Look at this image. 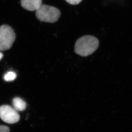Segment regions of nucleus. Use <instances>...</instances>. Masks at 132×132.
Wrapping results in <instances>:
<instances>
[{
  "label": "nucleus",
  "mask_w": 132,
  "mask_h": 132,
  "mask_svg": "<svg viewBox=\"0 0 132 132\" xmlns=\"http://www.w3.org/2000/svg\"><path fill=\"white\" fill-rule=\"evenodd\" d=\"M99 40L94 36L87 35L77 41L75 45V52L82 56H87L93 53L98 47Z\"/></svg>",
  "instance_id": "obj_1"
},
{
  "label": "nucleus",
  "mask_w": 132,
  "mask_h": 132,
  "mask_svg": "<svg viewBox=\"0 0 132 132\" xmlns=\"http://www.w3.org/2000/svg\"><path fill=\"white\" fill-rule=\"evenodd\" d=\"M36 17L40 21L49 23H54L58 21L61 15L60 10L54 7L42 4L36 10Z\"/></svg>",
  "instance_id": "obj_2"
},
{
  "label": "nucleus",
  "mask_w": 132,
  "mask_h": 132,
  "mask_svg": "<svg viewBox=\"0 0 132 132\" xmlns=\"http://www.w3.org/2000/svg\"><path fill=\"white\" fill-rule=\"evenodd\" d=\"M15 37V34L11 27L6 24L0 27V51L11 48Z\"/></svg>",
  "instance_id": "obj_3"
},
{
  "label": "nucleus",
  "mask_w": 132,
  "mask_h": 132,
  "mask_svg": "<svg viewBox=\"0 0 132 132\" xmlns=\"http://www.w3.org/2000/svg\"><path fill=\"white\" fill-rule=\"evenodd\" d=\"M0 118L6 123L13 124L19 121L20 116L14 108L4 105L0 106Z\"/></svg>",
  "instance_id": "obj_4"
},
{
  "label": "nucleus",
  "mask_w": 132,
  "mask_h": 132,
  "mask_svg": "<svg viewBox=\"0 0 132 132\" xmlns=\"http://www.w3.org/2000/svg\"><path fill=\"white\" fill-rule=\"evenodd\" d=\"M21 4L25 10L34 11L42 5V0H21Z\"/></svg>",
  "instance_id": "obj_5"
},
{
  "label": "nucleus",
  "mask_w": 132,
  "mask_h": 132,
  "mask_svg": "<svg viewBox=\"0 0 132 132\" xmlns=\"http://www.w3.org/2000/svg\"><path fill=\"white\" fill-rule=\"evenodd\" d=\"M13 108L17 112L24 111L26 108V103L20 97H15L13 99Z\"/></svg>",
  "instance_id": "obj_6"
},
{
  "label": "nucleus",
  "mask_w": 132,
  "mask_h": 132,
  "mask_svg": "<svg viewBox=\"0 0 132 132\" xmlns=\"http://www.w3.org/2000/svg\"><path fill=\"white\" fill-rule=\"evenodd\" d=\"M16 73L13 71H8L4 75V80L7 82L13 81L16 78Z\"/></svg>",
  "instance_id": "obj_7"
},
{
  "label": "nucleus",
  "mask_w": 132,
  "mask_h": 132,
  "mask_svg": "<svg viewBox=\"0 0 132 132\" xmlns=\"http://www.w3.org/2000/svg\"><path fill=\"white\" fill-rule=\"evenodd\" d=\"M67 2L71 5H77L80 4L82 0H65Z\"/></svg>",
  "instance_id": "obj_8"
},
{
  "label": "nucleus",
  "mask_w": 132,
  "mask_h": 132,
  "mask_svg": "<svg viewBox=\"0 0 132 132\" xmlns=\"http://www.w3.org/2000/svg\"><path fill=\"white\" fill-rule=\"evenodd\" d=\"M10 129L7 126L0 125V132H10Z\"/></svg>",
  "instance_id": "obj_9"
},
{
  "label": "nucleus",
  "mask_w": 132,
  "mask_h": 132,
  "mask_svg": "<svg viewBox=\"0 0 132 132\" xmlns=\"http://www.w3.org/2000/svg\"><path fill=\"white\" fill-rule=\"evenodd\" d=\"M3 57V54L1 52H0V60L2 59Z\"/></svg>",
  "instance_id": "obj_10"
}]
</instances>
